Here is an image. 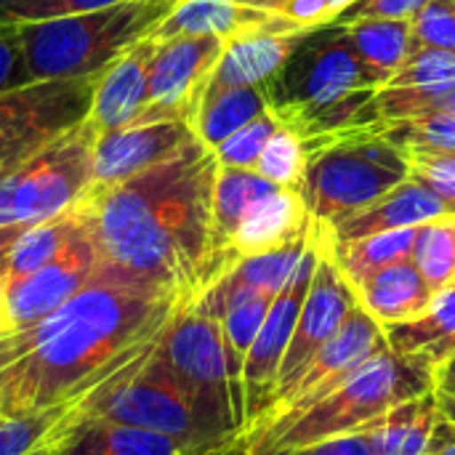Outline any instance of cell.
Listing matches in <instances>:
<instances>
[{
  "mask_svg": "<svg viewBox=\"0 0 455 455\" xmlns=\"http://www.w3.org/2000/svg\"><path fill=\"white\" fill-rule=\"evenodd\" d=\"M285 455H376L371 437L365 435V429L352 432V435H341V437H331L323 443H312L307 448H299L293 453Z\"/></svg>",
  "mask_w": 455,
  "mask_h": 455,
  "instance_id": "obj_43",
  "label": "cell"
},
{
  "mask_svg": "<svg viewBox=\"0 0 455 455\" xmlns=\"http://www.w3.org/2000/svg\"><path fill=\"white\" fill-rule=\"evenodd\" d=\"M267 109L269 99L264 85L208 88L192 117V128L208 149H216L224 139H229L235 131H240Z\"/></svg>",
  "mask_w": 455,
  "mask_h": 455,
  "instance_id": "obj_27",
  "label": "cell"
},
{
  "mask_svg": "<svg viewBox=\"0 0 455 455\" xmlns=\"http://www.w3.org/2000/svg\"><path fill=\"white\" fill-rule=\"evenodd\" d=\"M200 139L187 120L131 123L125 128L99 131L93 144V184H115L163 165Z\"/></svg>",
  "mask_w": 455,
  "mask_h": 455,
  "instance_id": "obj_16",
  "label": "cell"
},
{
  "mask_svg": "<svg viewBox=\"0 0 455 455\" xmlns=\"http://www.w3.org/2000/svg\"><path fill=\"white\" fill-rule=\"evenodd\" d=\"M384 336L395 355L435 373L455 355V285L435 293L432 304L421 315L384 325Z\"/></svg>",
  "mask_w": 455,
  "mask_h": 455,
  "instance_id": "obj_22",
  "label": "cell"
},
{
  "mask_svg": "<svg viewBox=\"0 0 455 455\" xmlns=\"http://www.w3.org/2000/svg\"><path fill=\"white\" fill-rule=\"evenodd\" d=\"M269 109L283 125L299 128L333 101L363 91L384 88V80L360 59L347 27H312L291 51L285 64L264 85Z\"/></svg>",
  "mask_w": 455,
  "mask_h": 455,
  "instance_id": "obj_7",
  "label": "cell"
},
{
  "mask_svg": "<svg viewBox=\"0 0 455 455\" xmlns=\"http://www.w3.org/2000/svg\"><path fill=\"white\" fill-rule=\"evenodd\" d=\"M437 421L440 403L437 392L432 389L421 397L395 405L363 429L371 437L376 455H427Z\"/></svg>",
  "mask_w": 455,
  "mask_h": 455,
  "instance_id": "obj_26",
  "label": "cell"
},
{
  "mask_svg": "<svg viewBox=\"0 0 455 455\" xmlns=\"http://www.w3.org/2000/svg\"><path fill=\"white\" fill-rule=\"evenodd\" d=\"M224 43L216 35H184L157 43L149 61V109L136 123L187 120L192 125Z\"/></svg>",
  "mask_w": 455,
  "mask_h": 455,
  "instance_id": "obj_14",
  "label": "cell"
},
{
  "mask_svg": "<svg viewBox=\"0 0 455 455\" xmlns=\"http://www.w3.org/2000/svg\"><path fill=\"white\" fill-rule=\"evenodd\" d=\"M317 229H320V259H317L315 277H312V285L307 291V299L301 304L296 331H293V339H291L288 352L283 357L277 384L272 389L267 411L293 387V381L307 368V363L336 336V331L344 325L349 312L360 304L355 285L347 280V275L339 269V264L333 261V256L328 251L325 227H317Z\"/></svg>",
  "mask_w": 455,
  "mask_h": 455,
  "instance_id": "obj_13",
  "label": "cell"
},
{
  "mask_svg": "<svg viewBox=\"0 0 455 455\" xmlns=\"http://www.w3.org/2000/svg\"><path fill=\"white\" fill-rule=\"evenodd\" d=\"M277 11L301 27H320L331 21V0H285Z\"/></svg>",
  "mask_w": 455,
  "mask_h": 455,
  "instance_id": "obj_44",
  "label": "cell"
},
{
  "mask_svg": "<svg viewBox=\"0 0 455 455\" xmlns=\"http://www.w3.org/2000/svg\"><path fill=\"white\" fill-rule=\"evenodd\" d=\"M413 264L432 293L445 291L455 280V219H440L419 227Z\"/></svg>",
  "mask_w": 455,
  "mask_h": 455,
  "instance_id": "obj_34",
  "label": "cell"
},
{
  "mask_svg": "<svg viewBox=\"0 0 455 455\" xmlns=\"http://www.w3.org/2000/svg\"><path fill=\"white\" fill-rule=\"evenodd\" d=\"M72 408L77 405H53L35 413L0 416V455H45Z\"/></svg>",
  "mask_w": 455,
  "mask_h": 455,
  "instance_id": "obj_33",
  "label": "cell"
},
{
  "mask_svg": "<svg viewBox=\"0 0 455 455\" xmlns=\"http://www.w3.org/2000/svg\"><path fill=\"white\" fill-rule=\"evenodd\" d=\"M21 347H24L21 333H5V336H0V371L8 368L11 363H16L21 357Z\"/></svg>",
  "mask_w": 455,
  "mask_h": 455,
  "instance_id": "obj_48",
  "label": "cell"
},
{
  "mask_svg": "<svg viewBox=\"0 0 455 455\" xmlns=\"http://www.w3.org/2000/svg\"><path fill=\"white\" fill-rule=\"evenodd\" d=\"M349 3H355V0H331V19H333L341 8H347Z\"/></svg>",
  "mask_w": 455,
  "mask_h": 455,
  "instance_id": "obj_53",
  "label": "cell"
},
{
  "mask_svg": "<svg viewBox=\"0 0 455 455\" xmlns=\"http://www.w3.org/2000/svg\"><path fill=\"white\" fill-rule=\"evenodd\" d=\"M80 221V219H77ZM99 269V253L85 227L77 224L69 243L37 272L5 285V315L11 333L32 331L80 288L91 283Z\"/></svg>",
  "mask_w": 455,
  "mask_h": 455,
  "instance_id": "obj_15",
  "label": "cell"
},
{
  "mask_svg": "<svg viewBox=\"0 0 455 455\" xmlns=\"http://www.w3.org/2000/svg\"><path fill=\"white\" fill-rule=\"evenodd\" d=\"M259 176H264L267 181L277 184V187H288V189H299L304 171H307V149H304V139L291 128V125H280L272 139L267 141L256 168Z\"/></svg>",
  "mask_w": 455,
  "mask_h": 455,
  "instance_id": "obj_35",
  "label": "cell"
},
{
  "mask_svg": "<svg viewBox=\"0 0 455 455\" xmlns=\"http://www.w3.org/2000/svg\"><path fill=\"white\" fill-rule=\"evenodd\" d=\"M355 291H357L360 307L371 312L381 325L411 320L421 315L435 299V293L429 291L413 259H405V261H397L373 272L371 277L357 283Z\"/></svg>",
  "mask_w": 455,
  "mask_h": 455,
  "instance_id": "obj_24",
  "label": "cell"
},
{
  "mask_svg": "<svg viewBox=\"0 0 455 455\" xmlns=\"http://www.w3.org/2000/svg\"><path fill=\"white\" fill-rule=\"evenodd\" d=\"M440 219H455L448 203L435 195L429 187L416 181L413 176L397 184L373 205L347 216L344 221L328 227V237L333 243H355L371 235L392 232V229H411Z\"/></svg>",
  "mask_w": 455,
  "mask_h": 455,
  "instance_id": "obj_19",
  "label": "cell"
},
{
  "mask_svg": "<svg viewBox=\"0 0 455 455\" xmlns=\"http://www.w3.org/2000/svg\"><path fill=\"white\" fill-rule=\"evenodd\" d=\"M429 0H355L341 8L328 24H355L363 19H405L413 21Z\"/></svg>",
  "mask_w": 455,
  "mask_h": 455,
  "instance_id": "obj_42",
  "label": "cell"
},
{
  "mask_svg": "<svg viewBox=\"0 0 455 455\" xmlns=\"http://www.w3.org/2000/svg\"><path fill=\"white\" fill-rule=\"evenodd\" d=\"M3 392H5V368L0 371V416H3Z\"/></svg>",
  "mask_w": 455,
  "mask_h": 455,
  "instance_id": "obj_54",
  "label": "cell"
},
{
  "mask_svg": "<svg viewBox=\"0 0 455 455\" xmlns=\"http://www.w3.org/2000/svg\"><path fill=\"white\" fill-rule=\"evenodd\" d=\"M35 83L16 24L0 21V93Z\"/></svg>",
  "mask_w": 455,
  "mask_h": 455,
  "instance_id": "obj_41",
  "label": "cell"
},
{
  "mask_svg": "<svg viewBox=\"0 0 455 455\" xmlns=\"http://www.w3.org/2000/svg\"><path fill=\"white\" fill-rule=\"evenodd\" d=\"M243 5H253V8H264V11H277L285 0H237Z\"/></svg>",
  "mask_w": 455,
  "mask_h": 455,
  "instance_id": "obj_52",
  "label": "cell"
},
{
  "mask_svg": "<svg viewBox=\"0 0 455 455\" xmlns=\"http://www.w3.org/2000/svg\"><path fill=\"white\" fill-rule=\"evenodd\" d=\"M176 0H125L109 8L21 21L19 35L35 80L96 77L147 40Z\"/></svg>",
  "mask_w": 455,
  "mask_h": 455,
  "instance_id": "obj_3",
  "label": "cell"
},
{
  "mask_svg": "<svg viewBox=\"0 0 455 455\" xmlns=\"http://www.w3.org/2000/svg\"><path fill=\"white\" fill-rule=\"evenodd\" d=\"M384 347V325L357 304L344 320V325L336 331V336L307 363L293 387L243 435L245 443L269 437L293 424L312 405L325 400L336 387H341L363 363H368Z\"/></svg>",
  "mask_w": 455,
  "mask_h": 455,
  "instance_id": "obj_11",
  "label": "cell"
},
{
  "mask_svg": "<svg viewBox=\"0 0 455 455\" xmlns=\"http://www.w3.org/2000/svg\"><path fill=\"white\" fill-rule=\"evenodd\" d=\"M77 411L176 437L200 453L229 445L208 432L192 400L171 376L165 363L155 355V349L93 389L77 405Z\"/></svg>",
  "mask_w": 455,
  "mask_h": 455,
  "instance_id": "obj_9",
  "label": "cell"
},
{
  "mask_svg": "<svg viewBox=\"0 0 455 455\" xmlns=\"http://www.w3.org/2000/svg\"><path fill=\"white\" fill-rule=\"evenodd\" d=\"M432 389L435 373L413 360L395 355L387 344L368 363H363L341 387H336L325 400L312 405L293 424L269 437L245 443V448L248 455L293 453L312 443L360 432L395 405L421 397Z\"/></svg>",
  "mask_w": 455,
  "mask_h": 455,
  "instance_id": "obj_4",
  "label": "cell"
},
{
  "mask_svg": "<svg viewBox=\"0 0 455 455\" xmlns=\"http://www.w3.org/2000/svg\"><path fill=\"white\" fill-rule=\"evenodd\" d=\"M5 333H11V328H8V315H5V277L0 272V336Z\"/></svg>",
  "mask_w": 455,
  "mask_h": 455,
  "instance_id": "obj_51",
  "label": "cell"
},
{
  "mask_svg": "<svg viewBox=\"0 0 455 455\" xmlns=\"http://www.w3.org/2000/svg\"><path fill=\"white\" fill-rule=\"evenodd\" d=\"M117 3H125V0H53L43 16V19H59V16H72V13H88V11H99V8H109V5H117Z\"/></svg>",
  "mask_w": 455,
  "mask_h": 455,
  "instance_id": "obj_46",
  "label": "cell"
},
{
  "mask_svg": "<svg viewBox=\"0 0 455 455\" xmlns=\"http://www.w3.org/2000/svg\"><path fill=\"white\" fill-rule=\"evenodd\" d=\"M435 389L437 392H451L455 395V355L448 357L437 371H435Z\"/></svg>",
  "mask_w": 455,
  "mask_h": 455,
  "instance_id": "obj_49",
  "label": "cell"
},
{
  "mask_svg": "<svg viewBox=\"0 0 455 455\" xmlns=\"http://www.w3.org/2000/svg\"><path fill=\"white\" fill-rule=\"evenodd\" d=\"M376 107L381 120H400L429 112H455V83L435 88H379Z\"/></svg>",
  "mask_w": 455,
  "mask_h": 455,
  "instance_id": "obj_36",
  "label": "cell"
},
{
  "mask_svg": "<svg viewBox=\"0 0 455 455\" xmlns=\"http://www.w3.org/2000/svg\"><path fill=\"white\" fill-rule=\"evenodd\" d=\"M411 176L440 195L455 216V152H416L405 155Z\"/></svg>",
  "mask_w": 455,
  "mask_h": 455,
  "instance_id": "obj_40",
  "label": "cell"
},
{
  "mask_svg": "<svg viewBox=\"0 0 455 455\" xmlns=\"http://www.w3.org/2000/svg\"><path fill=\"white\" fill-rule=\"evenodd\" d=\"M155 40L147 37L96 77L88 120L99 131L125 128L149 109V61Z\"/></svg>",
  "mask_w": 455,
  "mask_h": 455,
  "instance_id": "obj_20",
  "label": "cell"
},
{
  "mask_svg": "<svg viewBox=\"0 0 455 455\" xmlns=\"http://www.w3.org/2000/svg\"><path fill=\"white\" fill-rule=\"evenodd\" d=\"M315 221L307 211V203L299 189L280 187L277 192L259 200L235 229L229 248H227V264L229 269L248 256L280 248L307 232H312Z\"/></svg>",
  "mask_w": 455,
  "mask_h": 455,
  "instance_id": "obj_21",
  "label": "cell"
},
{
  "mask_svg": "<svg viewBox=\"0 0 455 455\" xmlns=\"http://www.w3.org/2000/svg\"><path fill=\"white\" fill-rule=\"evenodd\" d=\"M416 237H419V227L392 229V232L371 235V237H363L355 243H333L328 237V227H325L328 251L352 285L363 283L365 277H371L373 272H379L389 264L413 259Z\"/></svg>",
  "mask_w": 455,
  "mask_h": 455,
  "instance_id": "obj_29",
  "label": "cell"
},
{
  "mask_svg": "<svg viewBox=\"0 0 455 455\" xmlns=\"http://www.w3.org/2000/svg\"><path fill=\"white\" fill-rule=\"evenodd\" d=\"M155 355L192 400L208 432L232 443L243 437L245 424L235 400L221 325L195 301L184 304L165 325Z\"/></svg>",
  "mask_w": 455,
  "mask_h": 455,
  "instance_id": "obj_8",
  "label": "cell"
},
{
  "mask_svg": "<svg viewBox=\"0 0 455 455\" xmlns=\"http://www.w3.org/2000/svg\"><path fill=\"white\" fill-rule=\"evenodd\" d=\"M184 301L125 283L101 267L67 304L21 333L5 368L3 416L80 405L93 389L155 349Z\"/></svg>",
  "mask_w": 455,
  "mask_h": 455,
  "instance_id": "obj_2",
  "label": "cell"
},
{
  "mask_svg": "<svg viewBox=\"0 0 455 455\" xmlns=\"http://www.w3.org/2000/svg\"><path fill=\"white\" fill-rule=\"evenodd\" d=\"M96 77L35 80L0 93V173L88 120Z\"/></svg>",
  "mask_w": 455,
  "mask_h": 455,
  "instance_id": "obj_10",
  "label": "cell"
},
{
  "mask_svg": "<svg viewBox=\"0 0 455 455\" xmlns=\"http://www.w3.org/2000/svg\"><path fill=\"white\" fill-rule=\"evenodd\" d=\"M51 3L53 0H0V21L5 24L37 21Z\"/></svg>",
  "mask_w": 455,
  "mask_h": 455,
  "instance_id": "obj_45",
  "label": "cell"
},
{
  "mask_svg": "<svg viewBox=\"0 0 455 455\" xmlns=\"http://www.w3.org/2000/svg\"><path fill=\"white\" fill-rule=\"evenodd\" d=\"M45 455H51V451H48V453H45Z\"/></svg>",
  "mask_w": 455,
  "mask_h": 455,
  "instance_id": "obj_55",
  "label": "cell"
},
{
  "mask_svg": "<svg viewBox=\"0 0 455 455\" xmlns=\"http://www.w3.org/2000/svg\"><path fill=\"white\" fill-rule=\"evenodd\" d=\"M453 285H455V280H453Z\"/></svg>",
  "mask_w": 455,
  "mask_h": 455,
  "instance_id": "obj_56",
  "label": "cell"
},
{
  "mask_svg": "<svg viewBox=\"0 0 455 455\" xmlns=\"http://www.w3.org/2000/svg\"><path fill=\"white\" fill-rule=\"evenodd\" d=\"M445 83H455V53L440 48H413L384 88H435Z\"/></svg>",
  "mask_w": 455,
  "mask_h": 455,
  "instance_id": "obj_38",
  "label": "cell"
},
{
  "mask_svg": "<svg viewBox=\"0 0 455 455\" xmlns=\"http://www.w3.org/2000/svg\"><path fill=\"white\" fill-rule=\"evenodd\" d=\"M413 48L455 53V0H429L413 19Z\"/></svg>",
  "mask_w": 455,
  "mask_h": 455,
  "instance_id": "obj_39",
  "label": "cell"
},
{
  "mask_svg": "<svg viewBox=\"0 0 455 455\" xmlns=\"http://www.w3.org/2000/svg\"><path fill=\"white\" fill-rule=\"evenodd\" d=\"M427 455H455V427L451 421H445L443 416L432 432V443H429V453Z\"/></svg>",
  "mask_w": 455,
  "mask_h": 455,
  "instance_id": "obj_47",
  "label": "cell"
},
{
  "mask_svg": "<svg viewBox=\"0 0 455 455\" xmlns=\"http://www.w3.org/2000/svg\"><path fill=\"white\" fill-rule=\"evenodd\" d=\"M219 160L203 141L75 205L99 267L155 293L195 301L211 285L213 184Z\"/></svg>",
  "mask_w": 455,
  "mask_h": 455,
  "instance_id": "obj_1",
  "label": "cell"
},
{
  "mask_svg": "<svg viewBox=\"0 0 455 455\" xmlns=\"http://www.w3.org/2000/svg\"><path fill=\"white\" fill-rule=\"evenodd\" d=\"M347 35L360 59L384 80V85L413 51V21L405 19H363L347 24Z\"/></svg>",
  "mask_w": 455,
  "mask_h": 455,
  "instance_id": "obj_30",
  "label": "cell"
},
{
  "mask_svg": "<svg viewBox=\"0 0 455 455\" xmlns=\"http://www.w3.org/2000/svg\"><path fill=\"white\" fill-rule=\"evenodd\" d=\"M48 451L51 455H205L176 437L91 416L77 408L69 411Z\"/></svg>",
  "mask_w": 455,
  "mask_h": 455,
  "instance_id": "obj_18",
  "label": "cell"
},
{
  "mask_svg": "<svg viewBox=\"0 0 455 455\" xmlns=\"http://www.w3.org/2000/svg\"><path fill=\"white\" fill-rule=\"evenodd\" d=\"M280 187L259 176L256 171L245 168H227L219 165L216 184H213V237H211V285L229 272L227 248L240 227L243 216L267 195L277 192ZM208 285V288H211Z\"/></svg>",
  "mask_w": 455,
  "mask_h": 455,
  "instance_id": "obj_23",
  "label": "cell"
},
{
  "mask_svg": "<svg viewBox=\"0 0 455 455\" xmlns=\"http://www.w3.org/2000/svg\"><path fill=\"white\" fill-rule=\"evenodd\" d=\"M272 13L275 11L243 5L237 0H176L149 37L157 43L184 35H216L221 40H229L267 21Z\"/></svg>",
  "mask_w": 455,
  "mask_h": 455,
  "instance_id": "obj_25",
  "label": "cell"
},
{
  "mask_svg": "<svg viewBox=\"0 0 455 455\" xmlns=\"http://www.w3.org/2000/svg\"><path fill=\"white\" fill-rule=\"evenodd\" d=\"M320 259V229L315 227L312 232V243L304 251L293 277L288 280V285L275 296L264 325L245 357L243 365V405H245V432L264 416L272 389L277 384V373L283 365V357L288 352V344L293 339L296 331V320L301 312V304L307 299V291L312 285L315 277V267ZM243 432V435H245Z\"/></svg>",
  "mask_w": 455,
  "mask_h": 455,
  "instance_id": "obj_12",
  "label": "cell"
},
{
  "mask_svg": "<svg viewBox=\"0 0 455 455\" xmlns=\"http://www.w3.org/2000/svg\"><path fill=\"white\" fill-rule=\"evenodd\" d=\"M437 403H440V416L455 427V395H451V392H437Z\"/></svg>",
  "mask_w": 455,
  "mask_h": 455,
  "instance_id": "obj_50",
  "label": "cell"
},
{
  "mask_svg": "<svg viewBox=\"0 0 455 455\" xmlns=\"http://www.w3.org/2000/svg\"><path fill=\"white\" fill-rule=\"evenodd\" d=\"M315 232V227H312ZM312 232L280 245V248H272V251H264V253H256V256H248V259H240L227 275L224 280L235 283V285H243V288H253L259 293H269V296H277L288 280L293 277L304 251L309 248L312 243ZM221 280V277H219Z\"/></svg>",
  "mask_w": 455,
  "mask_h": 455,
  "instance_id": "obj_31",
  "label": "cell"
},
{
  "mask_svg": "<svg viewBox=\"0 0 455 455\" xmlns=\"http://www.w3.org/2000/svg\"><path fill=\"white\" fill-rule=\"evenodd\" d=\"M283 123L275 117L272 109H267L264 115H259L256 120H251L248 125H243L240 131H235L229 139H224L213 155L219 160V165H227V168H245V171H253L267 141L272 139V133L280 128Z\"/></svg>",
  "mask_w": 455,
  "mask_h": 455,
  "instance_id": "obj_37",
  "label": "cell"
},
{
  "mask_svg": "<svg viewBox=\"0 0 455 455\" xmlns=\"http://www.w3.org/2000/svg\"><path fill=\"white\" fill-rule=\"evenodd\" d=\"M99 128L83 120L35 157L0 173V245L19 229L72 211L96 181L93 144Z\"/></svg>",
  "mask_w": 455,
  "mask_h": 455,
  "instance_id": "obj_6",
  "label": "cell"
},
{
  "mask_svg": "<svg viewBox=\"0 0 455 455\" xmlns=\"http://www.w3.org/2000/svg\"><path fill=\"white\" fill-rule=\"evenodd\" d=\"M411 179L408 157L376 136L355 131L307 152L301 197L317 227H333L347 216L373 205L397 184Z\"/></svg>",
  "mask_w": 455,
  "mask_h": 455,
  "instance_id": "obj_5",
  "label": "cell"
},
{
  "mask_svg": "<svg viewBox=\"0 0 455 455\" xmlns=\"http://www.w3.org/2000/svg\"><path fill=\"white\" fill-rule=\"evenodd\" d=\"M376 136L397 147L403 155L455 152V112H429L400 120H381Z\"/></svg>",
  "mask_w": 455,
  "mask_h": 455,
  "instance_id": "obj_32",
  "label": "cell"
},
{
  "mask_svg": "<svg viewBox=\"0 0 455 455\" xmlns=\"http://www.w3.org/2000/svg\"><path fill=\"white\" fill-rule=\"evenodd\" d=\"M77 224L80 221L72 208L61 216H53L40 224L19 229L5 245H0V272L5 277V285L45 267L69 243Z\"/></svg>",
  "mask_w": 455,
  "mask_h": 455,
  "instance_id": "obj_28",
  "label": "cell"
},
{
  "mask_svg": "<svg viewBox=\"0 0 455 455\" xmlns=\"http://www.w3.org/2000/svg\"><path fill=\"white\" fill-rule=\"evenodd\" d=\"M309 29L312 27H301L283 16L280 11H275L267 21L224 43L221 59L211 75L208 88L267 85Z\"/></svg>",
  "mask_w": 455,
  "mask_h": 455,
  "instance_id": "obj_17",
  "label": "cell"
}]
</instances>
